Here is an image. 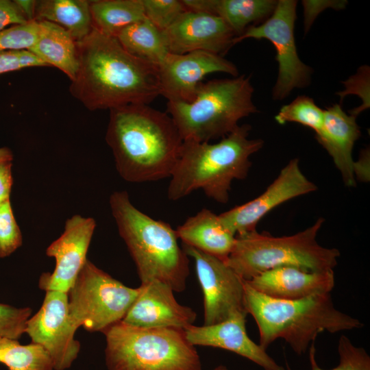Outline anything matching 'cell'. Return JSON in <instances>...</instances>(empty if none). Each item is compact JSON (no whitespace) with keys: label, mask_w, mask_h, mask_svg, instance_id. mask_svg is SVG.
Instances as JSON below:
<instances>
[{"label":"cell","mask_w":370,"mask_h":370,"mask_svg":"<svg viewBox=\"0 0 370 370\" xmlns=\"http://www.w3.org/2000/svg\"><path fill=\"white\" fill-rule=\"evenodd\" d=\"M78 69L69 90L90 110L149 105L160 95L158 66L136 58L94 28L77 42Z\"/></svg>","instance_id":"obj_1"},{"label":"cell","mask_w":370,"mask_h":370,"mask_svg":"<svg viewBox=\"0 0 370 370\" xmlns=\"http://www.w3.org/2000/svg\"><path fill=\"white\" fill-rule=\"evenodd\" d=\"M106 140L119 174L134 183L170 177L183 143L171 116L147 104L110 110Z\"/></svg>","instance_id":"obj_2"},{"label":"cell","mask_w":370,"mask_h":370,"mask_svg":"<svg viewBox=\"0 0 370 370\" xmlns=\"http://www.w3.org/2000/svg\"><path fill=\"white\" fill-rule=\"evenodd\" d=\"M251 127L238 125L216 143L183 141L171 173L167 197L177 201L197 190L221 204L229 200L232 182L244 180L251 166L249 157L264 145L249 138Z\"/></svg>","instance_id":"obj_3"},{"label":"cell","mask_w":370,"mask_h":370,"mask_svg":"<svg viewBox=\"0 0 370 370\" xmlns=\"http://www.w3.org/2000/svg\"><path fill=\"white\" fill-rule=\"evenodd\" d=\"M244 288L245 309L256 323L259 345L265 350L282 338L301 355L322 332L334 334L364 326L359 319L336 309L330 293L285 300L264 295L245 281Z\"/></svg>","instance_id":"obj_4"},{"label":"cell","mask_w":370,"mask_h":370,"mask_svg":"<svg viewBox=\"0 0 370 370\" xmlns=\"http://www.w3.org/2000/svg\"><path fill=\"white\" fill-rule=\"evenodd\" d=\"M109 203L141 284L157 281L174 292L184 291L189 275V259L179 245L176 230L169 223L139 210L125 190L114 192Z\"/></svg>","instance_id":"obj_5"},{"label":"cell","mask_w":370,"mask_h":370,"mask_svg":"<svg viewBox=\"0 0 370 370\" xmlns=\"http://www.w3.org/2000/svg\"><path fill=\"white\" fill-rule=\"evenodd\" d=\"M251 76L201 82L190 103L168 101L171 116L183 141L209 142L232 132L244 117L256 113Z\"/></svg>","instance_id":"obj_6"},{"label":"cell","mask_w":370,"mask_h":370,"mask_svg":"<svg viewBox=\"0 0 370 370\" xmlns=\"http://www.w3.org/2000/svg\"><path fill=\"white\" fill-rule=\"evenodd\" d=\"M323 223V218H319L310 227L291 236L276 237L256 230L236 235L225 262L245 281L282 266L308 271H333L341 254L337 249L318 243L317 236Z\"/></svg>","instance_id":"obj_7"},{"label":"cell","mask_w":370,"mask_h":370,"mask_svg":"<svg viewBox=\"0 0 370 370\" xmlns=\"http://www.w3.org/2000/svg\"><path fill=\"white\" fill-rule=\"evenodd\" d=\"M103 334L108 370H203L183 329L144 328L121 321Z\"/></svg>","instance_id":"obj_8"},{"label":"cell","mask_w":370,"mask_h":370,"mask_svg":"<svg viewBox=\"0 0 370 370\" xmlns=\"http://www.w3.org/2000/svg\"><path fill=\"white\" fill-rule=\"evenodd\" d=\"M139 292L87 259L67 293L70 317L77 328L104 333L123 321Z\"/></svg>","instance_id":"obj_9"},{"label":"cell","mask_w":370,"mask_h":370,"mask_svg":"<svg viewBox=\"0 0 370 370\" xmlns=\"http://www.w3.org/2000/svg\"><path fill=\"white\" fill-rule=\"evenodd\" d=\"M297 1H278L273 14L264 22L251 25L234 39V45L247 38L267 39L274 46L278 75L272 90L275 101L286 98L295 88L308 86L312 69L299 58L294 36Z\"/></svg>","instance_id":"obj_10"},{"label":"cell","mask_w":370,"mask_h":370,"mask_svg":"<svg viewBox=\"0 0 370 370\" xmlns=\"http://www.w3.org/2000/svg\"><path fill=\"white\" fill-rule=\"evenodd\" d=\"M77 330L69 314L67 293L47 291L41 307L27 320L25 333L47 352L54 370H66L80 351L75 338Z\"/></svg>","instance_id":"obj_11"},{"label":"cell","mask_w":370,"mask_h":370,"mask_svg":"<svg viewBox=\"0 0 370 370\" xmlns=\"http://www.w3.org/2000/svg\"><path fill=\"white\" fill-rule=\"evenodd\" d=\"M183 249L194 260L203 292L204 325L222 322L238 312L247 313L245 280L219 258L190 246L183 245Z\"/></svg>","instance_id":"obj_12"},{"label":"cell","mask_w":370,"mask_h":370,"mask_svg":"<svg viewBox=\"0 0 370 370\" xmlns=\"http://www.w3.org/2000/svg\"><path fill=\"white\" fill-rule=\"evenodd\" d=\"M317 189V186L301 171L299 160L293 158L261 195L219 217L224 226L236 236L253 232L260 219L273 208Z\"/></svg>","instance_id":"obj_13"},{"label":"cell","mask_w":370,"mask_h":370,"mask_svg":"<svg viewBox=\"0 0 370 370\" xmlns=\"http://www.w3.org/2000/svg\"><path fill=\"white\" fill-rule=\"evenodd\" d=\"M160 95L168 101L192 102L204 77L223 72L238 76L236 66L220 55L195 51L184 54L169 53L158 64Z\"/></svg>","instance_id":"obj_14"},{"label":"cell","mask_w":370,"mask_h":370,"mask_svg":"<svg viewBox=\"0 0 370 370\" xmlns=\"http://www.w3.org/2000/svg\"><path fill=\"white\" fill-rule=\"evenodd\" d=\"M96 227L91 217L76 214L68 219L61 236L46 249V254L56 260L52 273H44L39 287L45 291L68 293L86 261V254Z\"/></svg>","instance_id":"obj_15"},{"label":"cell","mask_w":370,"mask_h":370,"mask_svg":"<svg viewBox=\"0 0 370 370\" xmlns=\"http://www.w3.org/2000/svg\"><path fill=\"white\" fill-rule=\"evenodd\" d=\"M169 53L205 51L223 56L234 45L236 35L219 16L187 10L162 31Z\"/></svg>","instance_id":"obj_16"},{"label":"cell","mask_w":370,"mask_h":370,"mask_svg":"<svg viewBox=\"0 0 370 370\" xmlns=\"http://www.w3.org/2000/svg\"><path fill=\"white\" fill-rule=\"evenodd\" d=\"M140 292L123 322L144 328H175L185 330L193 325L196 312L177 302L168 285L153 281L141 284Z\"/></svg>","instance_id":"obj_17"},{"label":"cell","mask_w":370,"mask_h":370,"mask_svg":"<svg viewBox=\"0 0 370 370\" xmlns=\"http://www.w3.org/2000/svg\"><path fill=\"white\" fill-rule=\"evenodd\" d=\"M246 312H238L212 325H191L184 330L188 341L195 347L206 346L232 352L260 366L264 370H286L279 365L246 330Z\"/></svg>","instance_id":"obj_18"},{"label":"cell","mask_w":370,"mask_h":370,"mask_svg":"<svg viewBox=\"0 0 370 370\" xmlns=\"http://www.w3.org/2000/svg\"><path fill=\"white\" fill-rule=\"evenodd\" d=\"M245 282L264 295L285 300L330 293L335 285L334 270L308 271L293 266L275 267Z\"/></svg>","instance_id":"obj_19"},{"label":"cell","mask_w":370,"mask_h":370,"mask_svg":"<svg viewBox=\"0 0 370 370\" xmlns=\"http://www.w3.org/2000/svg\"><path fill=\"white\" fill-rule=\"evenodd\" d=\"M323 112L322 126L315 133L316 139L332 157L345 184L355 186L352 150L361 135L356 116L345 113L338 103L326 108Z\"/></svg>","instance_id":"obj_20"},{"label":"cell","mask_w":370,"mask_h":370,"mask_svg":"<svg viewBox=\"0 0 370 370\" xmlns=\"http://www.w3.org/2000/svg\"><path fill=\"white\" fill-rule=\"evenodd\" d=\"M183 245L225 261L232 251L236 235L226 228L219 215L203 208L175 230Z\"/></svg>","instance_id":"obj_21"},{"label":"cell","mask_w":370,"mask_h":370,"mask_svg":"<svg viewBox=\"0 0 370 370\" xmlns=\"http://www.w3.org/2000/svg\"><path fill=\"white\" fill-rule=\"evenodd\" d=\"M188 10L206 12L221 18L236 38L247 27L267 20L273 12L275 0H182Z\"/></svg>","instance_id":"obj_22"},{"label":"cell","mask_w":370,"mask_h":370,"mask_svg":"<svg viewBox=\"0 0 370 370\" xmlns=\"http://www.w3.org/2000/svg\"><path fill=\"white\" fill-rule=\"evenodd\" d=\"M39 33L28 50L48 66L60 69L72 81L78 69L77 42L62 27L47 21H38Z\"/></svg>","instance_id":"obj_23"},{"label":"cell","mask_w":370,"mask_h":370,"mask_svg":"<svg viewBox=\"0 0 370 370\" xmlns=\"http://www.w3.org/2000/svg\"><path fill=\"white\" fill-rule=\"evenodd\" d=\"M90 1H36L35 20L56 23L68 31L77 42L93 29L90 10Z\"/></svg>","instance_id":"obj_24"},{"label":"cell","mask_w":370,"mask_h":370,"mask_svg":"<svg viewBox=\"0 0 370 370\" xmlns=\"http://www.w3.org/2000/svg\"><path fill=\"white\" fill-rule=\"evenodd\" d=\"M115 37L129 53L158 66L169 53L162 31L147 18L123 29Z\"/></svg>","instance_id":"obj_25"},{"label":"cell","mask_w":370,"mask_h":370,"mask_svg":"<svg viewBox=\"0 0 370 370\" xmlns=\"http://www.w3.org/2000/svg\"><path fill=\"white\" fill-rule=\"evenodd\" d=\"M93 27L116 36L123 29L145 18L142 0L90 1Z\"/></svg>","instance_id":"obj_26"},{"label":"cell","mask_w":370,"mask_h":370,"mask_svg":"<svg viewBox=\"0 0 370 370\" xmlns=\"http://www.w3.org/2000/svg\"><path fill=\"white\" fill-rule=\"evenodd\" d=\"M0 363L8 370H54L49 354L42 346L23 345L8 338H0Z\"/></svg>","instance_id":"obj_27"},{"label":"cell","mask_w":370,"mask_h":370,"mask_svg":"<svg viewBox=\"0 0 370 370\" xmlns=\"http://www.w3.org/2000/svg\"><path fill=\"white\" fill-rule=\"evenodd\" d=\"M324 112L312 98L299 95L290 103L282 106L275 120L280 125L294 122L308 127L317 133L321 127Z\"/></svg>","instance_id":"obj_28"},{"label":"cell","mask_w":370,"mask_h":370,"mask_svg":"<svg viewBox=\"0 0 370 370\" xmlns=\"http://www.w3.org/2000/svg\"><path fill=\"white\" fill-rule=\"evenodd\" d=\"M338 352L339 363L330 370H370V356L366 350L362 347L355 346L345 335H341L338 339ZM309 360L311 370H325L317 363L314 342L310 345ZM286 370H291L288 363Z\"/></svg>","instance_id":"obj_29"},{"label":"cell","mask_w":370,"mask_h":370,"mask_svg":"<svg viewBox=\"0 0 370 370\" xmlns=\"http://www.w3.org/2000/svg\"><path fill=\"white\" fill-rule=\"evenodd\" d=\"M145 17L161 31L188 9L180 0H142Z\"/></svg>","instance_id":"obj_30"},{"label":"cell","mask_w":370,"mask_h":370,"mask_svg":"<svg viewBox=\"0 0 370 370\" xmlns=\"http://www.w3.org/2000/svg\"><path fill=\"white\" fill-rule=\"evenodd\" d=\"M39 33L38 21L16 25L0 31V51L29 50Z\"/></svg>","instance_id":"obj_31"},{"label":"cell","mask_w":370,"mask_h":370,"mask_svg":"<svg viewBox=\"0 0 370 370\" xmlns=\"http://www.w3.org/2000/svg\"><path fill=\"white\" fill-rule=\"evenodd\" d=\"M23 243L10 200L0 206V258L11 255Z\"/></svg>","instance_id":"obj_32"},{"label":"cell","mask_w":370,"mask_h":370,"mask_svg":"<svg viewBox=\"0 0 370 370\" xmlns=\"http://www.w3.org/2000/svg\"><path fill=\"white\" fill-rule=\"evenodd\" d=\"M32 312L29 307L18 308L0 303V338L19 339L25 332Z\"/></svg>","instance_id":"obj_33"},{"label":"cell","mask_w":370,"mask_h":370,"mask_svg":"<svg viewBox=\"0 0 370 370\" xmlns=\"http://www.w3.org/2000/svg\"><path fill=\"white\" fill-rule=\"evenodd\" d=\"M34 66L48 65L28 50L0 51V75Z\"/></svg>","instance_id":"obj_34"},{"label":"cell","mask_w":370,"mask_h":370,"mask_svg":"<svg viewBox=\"0 0 370 370\" xmlns=\"http://www.w3.org/2000/svg\"><path fill=\"white\" fill-rule=\"evenodd\" d=\"M346 88L344 91L338 92L341 97V101L345 95L350 93H355L361 97L363 103L360 107L354 110L352 114L357 116L358 113L363 110L367 109L369 106V95H365L363 92L369 93V68L367 66H364L359 69L357 73L351 77L348 80L344 82Z\"/></svg>","instance_id":"obj_35"},{"label":"cell","mask_w":370,"mask_h":370,"mask_svg":"<svg viewBox=\"0 0 370 370\" xmlns=\"http://www.w3.org/2000/svg\"><path fill=\"white\" fill-rule=\"evenodd\" d=\"M346 1H302L304 11V32L307 33L320 12L328 8L343 9Z\"/></svg>","instance_id":"obj_36"},{"label":"cell","mask_w":370,"mask_h":370,"mask_svg":"<svg viewBox=\"0 0 370 370\" xmlns=\"http://www.w3.org/2000/svg\"><path fill=\"white\" fill-rule=\"evenodd\" d=\"M28 22L14 0H0V31L8 25H22Z\"/></svg>","instance_id":"obj_37"},{"label":"cell","mask_w":370,"mask_h":370,"mask_svg":"<svg viewBox=\"0 0 370 370\" xmlns=\"http://www.w3.org/2000/svg\"><path fill=\"white\" fill-rule=\"evenodd\" d=\"M12 161H0V206L10 200L13 183Z\"/></svg>","instance_id":"obj_38"},{"label":"cell","mask_w":370,"mask_h":370,"mask_svg":"<svg viewBox=\"0 0 370 370\" xmlns=\"http://www.w3.org/2000/svg\"><path fill=\"white\" fill-rule=\"evenodd\" d=\"M28 21L35 20L36 1L14 0Z\"/></svg>","instance_id":"obj_39"},{"label":"cell","mask_w":370,"mask_h":370,"mask_svg":"<svg viewBox=\"0 0 370 370\" xmlns=\"http://www.w3.org/2000/svg\"><path fill=\"white\" fill-rule=\"evenodd\" d=\"M13 154L7 147L0 148V161L12 160Z\"/></svg>","instance_id":"obj_40"},{"label":"cell","mask_w":370,"mask_h":370,"mask_svg":"<svg viewBox=\"0 0 370 370\" xmlns=\"http://www.w3.org/2000/svg\"><path fill=\"white\" fill-rule=\"evenodd\" d=\"M212 370H229V369L223 365H219V366L216 367Z\"/></svg>","instance_id":"obj_41"}]
</instances>
